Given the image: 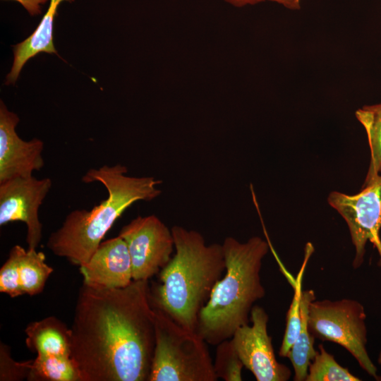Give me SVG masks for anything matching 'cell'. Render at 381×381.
<instances>
[{
    "mask_svg": "<svg viewBox=\"0 0 381 381\" xmlns=\"http://www.w3.org/2000/svg\"><path fill=\"white\" fill-rule=\"evenodd\" d=\"M155 345L148 280L114 289L83 283L71 327L80 381H148Z\"/></svg>",
    "mask_w": 381,
    "mask_h": 381,
    "instance_id": "1",
    "label": "cell"
},
{
    "mask_svg": "<svg viewBox=\"0 0 381 381\" xmlns=\"http://www.w3.org/2000/svg\"><path fill=\"white\" fill-rule=\"evenodd\" d=\"M175 254L150 287L153 308L183 328L196 332L198 315L225 272L222 246L207 245L202 235L181 226L171 229Z\"/></svg>",
    "mask_w": 381,
    "mask_h": 381,
    "instance_id": "2",
    "label": "cell"
},
{
    "mask_svg": "<svg viewBox=\"0 0 381 381\" xmlns=\"http://www.w3.org/2000/svg\"><path fill=\"white\" fill-rule=\"evenodd\" d=\"M120 164L90 169L82 177L86 183L99 182L107 189V198L90 210H75L62 225L52 232L47 248L56 255L82 266L86 264L114 222L132 204L150 201L161 194L160 180L151 176L127 175Z\"/></svg>",
    "mask_w": 381,
    "mask_h": 381,
    "instance_id": "3",
    "label": "cell"
},
{
    "mask_svg": "<svg viewBox=\"0 0 381 381\" xmlns=\"http://www.w3.org/2000/svg\"><path fill=\"white\" fill-rule=\"evenodd\" d=\"M222 246L225 272L198 315L196 333L208 344L217 346L231 339L236 330L249 324L255 303L262 298V262L269 241L253 236L242 243L225 238Z\"/></svg>",
    "mask_w": 381,
    "mask_h": 381,
    "instance_id": "4",
    "label": "cell"
},
{
    "mask_svg": "<svg viewBox=\"0 0 381 381\" xmlns=\"http://www.w3.org/2000/svg\"><path fill=\"white\" fill-rule=\"evenodd\" d=\"M153 310L155 345L148 381L217 380L208 344L162 310Z\"/></svg>",
    "mask_w": 381,
    "mask_h": 381,
    "instance_id": "5",
    "label": "cell"
},
{
    "mask_svg": "<svg viewBox=\"0 0 381 381\" xmlns=\"http://www.w3.org/2000/svg\"><path fill=\"white\" fill-rule=\"evenodd\" d=\"M365 320L363 306L353 299H315L308 308V329L315 339L341 346L356 358L363 370L380 381L381 377L367 350Z\"/></svg>",
    "mask_w": 381,
    "mask_h": 381,
    "instance_id": "6",
    "label": "cell"
},
{
    "mask_svg": "<svg viewBox=\"0 0 381 381\" xmlns=\"http://www.w3.org/2000/svg\"><path fill=\"white\" fill-rule=\"evenodd\" d=\"M327 202L341 215L349 227L355 248L353 268L362 265L368 241L376 247L381 258V174L364 181L357 194L332 191Z\"/></svg>",
    "mask_w": 381,
    "mask_h": 381,
    "instance_id": "7",
    "label": "cell"
},
{
    "mask_svg": "<svg viewBox=\"0 0 381 381\" xmlns=\"http://www.w3.org/2000/svg\"><path fill=\"white\" fill-rule=\"evenodd\" d=\"M126 242L131 260L133 280H149L169 262L174 248L169 229L157 216H138L119 234Z\"/></svg>",
    "mask_w": 381,
    "mask_h": 381,
    "instance_id": "8",
    "label": "cell"
},
{
    "mask_svg": "<svg viewBox=\"0 0 381 381\" xmlns=\"http://www.w3.org/2000/svg\"><path fill=\"white\" fill-rule=\"evenodd\" d=\"M249 324L238 327L231 338L244 367L257 381H286L291 370L277 361L267 332L269 316L265 309L255 305Z\"/></svg>",
    "mask_w": 381,
    "mask_h": 381,
    "instance_id": "9",
    "label": "cell"
},
{
    "mask_svg": "<svg viewBox=\"0 0 381 381\" xmlns=\"http://www.w3.org/2000/svg\"><path fill=\"white\" fill-rule=\"evenodd\" d=\"M49 178L16 177L0 183V226L22 222L28 248L36 249L42 236L39 209L52 187Z\"/></svg>",
    "mask_w": 381,
    "mask_h": 381,
    "instance_id": "10",
    "label": "cell"
},
{
    "mask_svg": "<svg viewBox=\"0 0 381 381\" xmlns=\"http://www.w3.org/2000/svg\"><path fill=\"white\" fill-rule=\"evenodd\" d=\"M18 116L0 104V183L16 177L32 176L44 165L43 142L38 138L25 141L16 132Z\"/></svg>",
    "mask_w": 381,
    "mask_h": 381,
    "instance_id": "11",
    "label": "cell"
},
{
    "mask_svg": "<svg viewBox=\"0 0 381 381\" xmlns=\"http://www.w3.org/2000/svg\"><path fill=\"white\" fill-rule=\"evenodd\" d=\"M52 272L42 252L16 245L0 269V291L12 298L38 294Z\"/></svg>",
    "mask_w": 381,
    "mask_h": 381,
    "instance_id": "12",
    "label": "cell"
},
{
    "mask_svg": "<svg viewBox=\"0 0 381 381\" xmlns=\"http://www.w3.org/2000/svg\"><path fill=\"white\" fill-rule=\"evenodd\" d=\"M83 283L104 288H123L133 281L128 246L119 236L102 242L88 262L80 266Z\"/></svg>",
    "mask_w": 381,
    "mask_h": 381,
    "instance_id": "13",
    "label": "cell"
},
{
    "mask_svg": "<svg viewBox=\"0 0 381 381\" xmlns=\"http://www.w3.org/2000/svg\"><path fill=\"white\" fill-rule=\"evenodd\" d=\"M25 332L27 347L37 355L71 357V328L57 318L30 322Z\"/></svg>",
    "mask_w": 381,
    "mask_h": 381,
    "instance_id": "14",
    "label": "cell"
},
{
    "mask_svg": "<svg viewBox=\"0 0 381 381\" xmlns=\"http://www.w3.org/2000/svg\"><path fill=\"white\" fill-rule=\"evenodd\" d=\"M64 0H51L49 8L35 31L14 47V59L6 84L14 83L25 64L40 52L56 54L52 40L53 22L56 8Z\"/></svg>",
    "mask_w": 381,
    "mask_h": 381,
    "instance_id": "15",
    "label": "cell"
},
{
    "mask_svg": "<svg viewBox=\"0 0 381 381\" xmlns=\"http://www.w3.org/2000/svg\"><path fill=\"white\" fill-rule=\"evenodd\" d=\"M315 299V294L313 290L302 292L301 329L286 355L294 367L295 381H306L309 365L317 353L313 346L315 337L310 332L308 326V305Z\"/></svg>",
    "mask_w": 381,
    "mask_h": 381,
    "instance_id": "16",
    "label": "cell"
},
{
    "mask_svg": "<svg viewBox=\"0 0 381 381\" xmlns=\"http://www.w3.org/2000/svg\"><path fill=\"white\" fill-rule=\"evenodd\" d=\"M30 381H80L71 357L37 355L32 360L27 378Z\"/></svg>",
    "mask_w": 381,
    "mask_h": 381,
    "instance_id": "17",
    "label": "cell"
},
{
    "mask_svg": "<svg viewBox=\"0 0 381 381\" xmlns=\"http://www.w3.org/2000/svg\"><path fill=\"white\" fill-rule=\"evenodd\" d=\"M355 115L365 131L370 148V161L365 179L368 181L381 174V103L363 106Z\"/></svg>",
    "mask_w": 381,
    "mask_h": 381,
    "instance_id": "18",
    "label": "cell"
},
{
    "mask_svg": "<svg viewBox=\"0 0 381 381\" xmlns=\"http://www.w3.org/2000/svg\"><path fill=\"white\" fill-rule=\"evenodd\" d=\"M313 250L314 248L313 245L310 243H308L305 248L303 262L296 279H293L286 274V277L289 279V282L292 283L294 293L289 308L286 313L285 331L279 351V355L282 357H286L288 351L296 341L301 329V305L303 292L302 280L306 265Z\"/></svg>",
    "mask_w": 381,
    "mask_h": 381,
    "instance_id": "19",
    "label": "cell"
},
{
    "mask_svg": "<svg viewBox=\"0 0 381 381\" xmlns=\"http://www.w3.org/2000/svg\"><path fill=\"white\" fill-rule=\"evenodd\" d=\"M347 368L341 366L333 355L328 353L323 345L310 362L306 381H360Z\"/></svg>",
    "mask_w": 381,
    "mask_h": 381,
    "instance_id": "20",
    "label": "cell"
},
{
    "mask_svg": "<svg viewBox=\"0 0 381 381\" xmlns=\"http://www.w3.org/2000/svg\"><path fill=\"white\" fill-rule=\"evenodd\" d=\"M214 373L217 379L224 381H241L244 367L231 339L217 345L214 361Z\"/></svg>",
    "mask_w": 381,
    "mask_h": 381,
    "instance_id": "21",
    "label": "cell"
},
{
    "mask_svg": "<svg viewBox=\"0 0 381 381\" xmlns=\"http://www.w3.org/2000/svg\"><path fill=\"white\" fill-rule=\"evenodd\" d=\"M32 360L17 362L12 359L8 346L0 345V380H22L28 378Z\"/></svg>",
    "mask_w": 381,
    "mask_h": 381,
    "instance_id": "22",
    "label": "cell"
},
{
    "mask_svg": "<svg viewBox=\"0 0 381 381\" xmlns=\"http://www.w3.org/2000/svg\"><path fill=\"white\" fill-rule=\"evenodd\" d=\"M236 7L253 5L260 2L270 1L278 3L291 10H298L301 8V0H223Z\"/></svg>",
    "mask_w": 381,
    "mask_h": 381,
    "instance_id": "23",
    "label": "cell"
},
{
    "mask_svg": "<svg viewBox=\"0 0 381 381\" xmlns=\"http://www.w3.org/2000/svg\"><path fill=\"white\" fill-rule=\"evenodd\" d=\"M377 361H378V363L381 365V351H380V352L379 353Z\"/></svg>",
    "mask_w": 381,
    "mask_h": 381,
    "instance_id": "24",
    "label": "cell"
}]
</instances>
